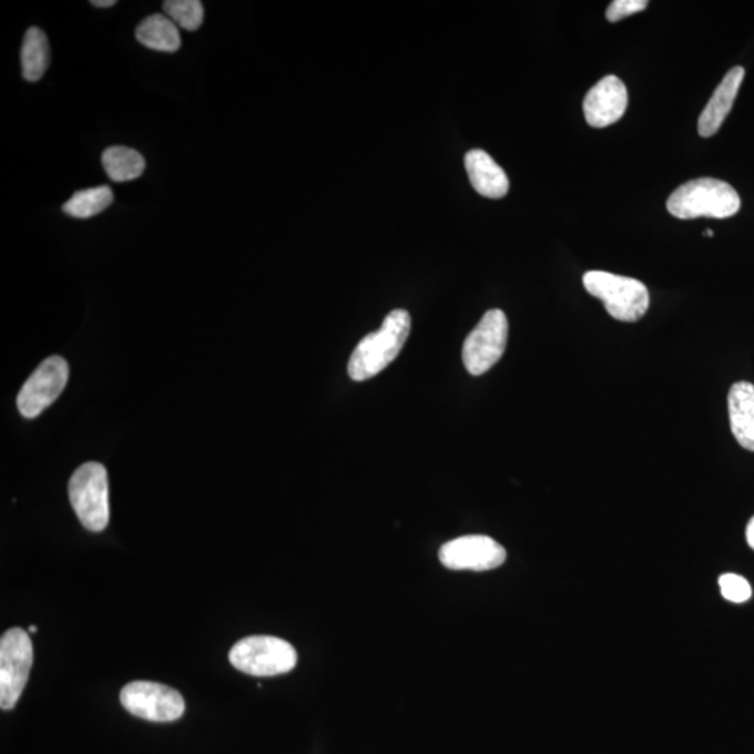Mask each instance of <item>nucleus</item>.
<instances>
[{"label": "nucleus", "mask_w": 754, "mask_h": 754, "mask_svg": "<svg viewBox=\"0 0 754 754\" xmlns=\"http://www.w3.org/2000/svg\"><path fill=\"white\" fill-rule=\"evenodd\" d=\"M140 44L160 52H176L181 48L180 30L174 21L164 14L145 18L136 29Z\"/></svg>", "instance_id": "16"}, {"label": "nucleus", "mask_w": 754, "mask_h": 754, "mask_svg": "<svg viewBox=\"0 0 754 754\" xmlns=\"http://www.w3.org/2000/svg\"><path fill=\"white\" fill-rule=\"evenodd\" d=\"M506 549L487 536H466L440 548L441 564L451 570L485 572L505 563Z\"/></svg>", "instance_id": "10"}, {"label": "nucleus", "mask_w": 754, "mask_h": 754, "mask_svg": "<svg viewBox=\"0 0 754 754\" xmlns=\"http://www.w3.org/2000/svg\"><path fill=\"white\" fill-rule=\"evenodd\" d=\"M164 12L176 27L186 31H196L203 24L204 8L198 0H166Z\"/></svg>", "instance_id": "19"}, {"label": "nucleus", "mask_w": 754, "mask_h": 754, "mask_svg": "<svg viewBox=\"0 0 754 754\" xmlns=\"http://www.w3.org/2000/svg\"><path fill=\"white\" fill-rule=\"evenodd\" d=\"M69 498L80 522L91 532L105 530L110 522L108 473L100 462H85L69 482Z\"/></svg>", "instance_id": "4"}, {"label": "nucleus", "mask_w": 754, "mask_h": 754, "mask_svg": "<svg viewBox=\"0 0 754 754\" xmlns=\"http://www.w3.org/2000/svg\"><path fill=\"white\" fill-rule=\"evenodd\" d=\"M583 284L587 293L603 302L613 319L633 323L648 314L649 289L639 279L607 272H587Z\"/></svg>", "instance_id": "3"}, {"label": "nucleus", "mask_w": 754, "mask_h": 754, "mask_svg": "<svg viewBox=\"0 0 754 754\" xmlns=\"http://www.w3.org/2000/svg\"><path fill=\"white\" fill-rule=\"evenodd\" d=\"M705 235H707V236H713V235H714V233H713V231H711V230H707V231H705Z\"/></svg>", "instance_id": "24"}, {"label": "nucleus", "mask_w": 754, "mask_h": 754, "mask_svg": "<svg viewBox=\"0 0 754 754\" xmlns=\"http://www.w3.org/2000/svg\"><path fill=\"white\" fill-rule=\"evenodd\" d=\"M728 411L732 434L743 449L754 451V386L740 381L731 387Z\"/></svg>", "instance_id": "14"}, {"label": "nucleus", "mask_w": 754, "mask_h": 754, "mask_svg": "<svg viewBox=\"0 0 754 754\" xmlns=\"http://www.w3.org/2000/svg\"><path fill=\"white\" fill-rule=\"evenodd\" d=\"M69 365L58 355L47 358L27 379L18 396V407L24 418H37L62 395L68 385Z\"/></svg>", "instance_id": "9"}, {"label": "nucleus", "mask_w": 754, "mask_h": 754, "mask_svg": "<svg viewBox=\"0 0 754 754\" xmlns=\"http://www.w3.org/2000/svg\"><path fill=\"white\" fill-rule=\"evenodd\" d=\"M30 632H31V633H35V632H37V628H35V626H30Z\"/></svg>", "instance_id": "25"}, {"label": "nucleus", "mask_w": 754, "mask_h": 754, "mask_svg": "<svg viewBox=\"0 0 754 754\" xmlns=\"http://www.w3.org/2000/svg\"><path fill=\"white\" fill-rule=\"evenodd\" d=\"M32 665V644L23 629L8 630L0 640V705L12 710L18 704Z\"/></svg>", "instance_id": "7"}, {"label": "nucleus", "mask_w": 754, "mask_h": 754, "mask_svg": "<svg viewBox=\"0 0 754 754\" xmlns=\"http://www.w3.org/2000/svg\"><path fill=\"white\" fill-rule=\"evenodd\" d=\"M411 332V316L395 309L385 317L379 330L370 333L354 349L348 363V375L355 381L371 379L385 370L401 353Z\"/></svg>", "instance_id": "1"}, {"label": "nucleus", "mask_w": 754, "mask_h": 754, "mask_svg": "<svg viewBox=\"0 0 754 754\" xmlns=\"http://www.w3.org/2000/svg\"><path fill=\"white\" fill-rule=\"evenodd\" d=\"M121 703L129 713L153 723H172L185 713L181 693L154 682L129 683L122 689Z\"/></svg>", "instance_id": "8"}, {"label": "nucleus", "mask_w": 754, "mask_h": 754, "mask_svg": "<svg viewBox=\"0 0 754 754\" xmlns=\"http://www.w3.org/2000/svg\"><path fill=\"white\" fill-rule=\"evenodd\" d=\"M465 161L468 177L479 195L488 198H502L508 195L509 177L487 151H468Z\"/></svg>", "instance_id": "13"}, {"label": "nucleus", "mask_w": 754, "mask_h": 754, "mask_svg": "<svg viewBox=\"0 0 754 754\" xmlns=\"http://www.w3.org/2000/svg\"><path fill=\"white\" fill-rule=\"evenodd\" d=\"M745 78V69L742 67L732 68L726 73L723 82L714 91L713 96L705 105L702 115L699 118V134L702 137L714 136L720 128L723 126L725 118L734 106L741 84Z\"/></svg>", "instance_id": "12"}, {"label": "nucleus", "mask_w": 754, "mask_h": 754, "mask_svg": "<svg viewBox=\"0 0 754 754\" xmlns=\"http://www.w3.org/2000/svg\"><path fill=\"white\" fill-rule=\"evenodd\" d=\"M230 661L236 670L253 676H276L293 671L298 654L293 645L273 635H249L231 650Z\"/></svg>", "instance_id": "5"}, {"label": "nucleus", "mask_w": 754, "mask_h": 754, "mask_svg": "<svg viewBox=\"0 0 754 754\" xmlns=\"http://www.w3.org/2000/svg\"><path fill=\"white\" fill-rule=\"evenodd\" d=\"M91 4H94L96 8H112L115 7L116 2L115 0H93Z\"/></svg>", "instance_id": "23"}, {"label": "nucleus", "mask_w": 754, "mask_h": 754, "mask_svg": "<svg viewBox=\"0 0 754 754\" xmlns=\"http://www.w3.org/2000/svg\"><path fill=\"white\" fill-rule=\"evenodd\" d=\"M113 202V193L110 186H96L84 188L74 193L67 203L63 204V212L70 217L88 220L104 212Z\"/></svg>", "instance_id": "18"}, {"label": "nucleus", "mask_w": 754, "mask_h": 754, "mask_svg": "<svg viewBox=\"0 0 754 754\" xmlns=\"http://www.w3.org/2000/svg\"><path fill=\"white\" fill-rule=\"evenodd\" d=\"M746 540L748 543V547L754 549V517L751 521H748L747 528H746Z\"/></svg>", "instance_id": "22"}, {"label": "nucleus", "mask_w": 754, "mask_h": 754, "mask_svg": "<svg viewBox=\"0 0 754 754\" xmlns=\"http://www.w3.org/2000/svg\"><path fill=\"white\" fill-rule=\"evenodd\" d=\"M51 64V48L45 32L38 27L26 31L21 47V69L27 82H38Z\"/></svg>", "instance_id": "15"}, {"label": "nucleus", "mask_w": 754, "mask_h": 754, "mask_svg": "<svg viewBox=\"0 0 754 754\" xmlns=\"http://www.w3.org/2000/svg\"><path fill=\"white\" fill-rule=\"evenodd\" d=\"M666 208L681 220L730 218L740 212L741 197L730 183L700 177L679 186L668 198Z\"/></svg>", "instance_id": "2"}, {"label": "nucleus", "mask_w": 754, "mask_h": 754, "mask_svg": "<svg viewBox=\"0 0 754 754\" xmlns=\"http://www.w3.org/2000/svg\"><path fill=\"white\" fill-rule=\"evenodd\" d=\"M583 110L590 126L613 125L628 110L626 85L617 75H607L587 93Z\"/></svg>", "instance_id": "11"}, {"label": "nucleus", "mask_w": 754, "mask_h": 754, "mask_svg": "<svg viewBox=\"0 0 754 754\" xmlns=\"http://www.w3.org/2000/svg\"><path fill=\"white\" fill-rule=\"evenodd\" d=\"M509 337V322L505 312L488 310L462 347V360L472 376H481L503 357Z\"/></svg>", "instance_id": "6"}, {"label": "nucleus", "mask_w": 754, "mask_h": 754, "mask_svg": "<svg viewBox=\"0 0 754 754\" xmlns=\"http://www.w3.org/2000/svg\"><path fill=\"white\" fill-rule=\"evenodd\" d=\"M721 594L731 602H746L752 597V587L746 579L737 574H724L720 578Z\"/></svg>", "instance_id": "20"}, {"label": "nucleus", "mask_w": 754, "mask_h": 754, "mask_svg": "<svg viewBox=\"0 0 754 754\" xmlns=\"http://www.w3.org/2000/svg\"><path fill=\"white\" fill-rule=\"evenodd\" d=\"M648 7L649 2H645V0H615L607 9V19L611 23H617V21L626 19L629 16L643 12Z\"/></svg>", "instance_id": "21"}, {"label": "nucleus", "mask_w": 754, "mask_h": 754, "mask_svg": "<svg viewBox=\"0 0 754 754\" xmlns=\"http://www.w3.org/2000/svg\"><path fill=\"white\" fill-rule=\"evenodd\" d=\"M102 165L113 182H128L143 175L145 161L139 151L116 145L104 151Z\"/></svg>", "instance_id": "17"}]
</instances>
